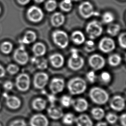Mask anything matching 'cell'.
I'll return each mask as SVG.
<instances>
[{
    "label": "cell",
    "instance_id": "6da1fadb",
    "mask_svg": "<svg viewBox=\"0 0 126 126\" xmlns=\"http://www.w3.org/2000/svg\"><path fill=\"white\" fill-rule=\"evenodd\" d=\"M89 95L92 102L98 105L106 104L109 100L108 93L100 87H94L91 89Z\"/></svg>",
    "mask_w": 126,
    "mask_h": 126
},
{
    "label": "cell",
    "instance_id": "7a4b0ae2",
    "mask_svg": "<svg viewBox=\"0 0 126 126\" xmlns=\"http://www.w3.org/2000/svg\"><path fill=\"white\" fill-rule=\"evenodd\" d=\"M67 88L72 95H80L84 93L87 90V82L81 78L75 77L68 81Z\"/></svg>",
    "mask_w": 126,
    "mask_h": 126
},
{
    "label": "cell",
    "instance_id": "3957f363",
    "mask_svg": "<svg viewBox=\"0 0 126 126\" xmlns=\"http://www.w3.org/2000/svg\"><path fill=\"white\" fill-rule=\"evenodd\" d=\"M52 38L55 44L60 48L64 49L68 46L69 43V37L65 31L61 30H55L52 34Z\"/></svg>",
    "mask_w": 126,
    "mask_h": 126
},
{
    "label": "cell",
    "instance_id": "277c9868",
    "mask_svg": "<svg viewBox=\"0 0 126 126\" xmlns=\"http://www.w3.org/2000/svg\"><path fill=\"white\" fill-rule=\"evenodd\" d=\"M103 30L102 24L96 20H93L89 22L86 27V33L89 38L92 40L100 37L102 34Z\"/></svg>",
    "mask_w": 126,
    "mask_h": 126
},
{
    "label": "cell",
    "instance_id": "5b68a950",
    "mask_svg": "<svg viewBox=\"0 0 126 126\" xmlns=\"http://www.w3.org/2000/svg\"><path fill=\"white\" fill-rule=\"evenodd\" d=\"M79 12L80 16L85 19L99 15V13L95 11L94 6L88 1L82 2L80 3L79 7Z\"/></svg>",
    "mask_w": 126,
    "mask_h": 126
},
{
    "label": "cell",
    "instance_id": "8992f818",
    "mask_svg": "<svg viewBox=\"0 0 126 126\" xmlns=\"http://www.w3.org/2000/svg\"><path fill=\"white\" fill-rule=\"evenodd\" d=\"M26 16L29 21L33 23H39L44 18V13L42 10L36 6H32L28 9Z\"/></svg>",
    "mask_w": 126,
    "mask_h": 126
},
{
    "label": "cell",
    "instance_id": "52a82bcc",
    "mask_svg": "<svg viewBox=\"0 0 126 126\" xmlns=\"http://www.w3.org/2000/svg\"><path fill=\"white\" fill-rule=\"evenodd\" d=\"M89 65L94 71L101 70L106 65V60L103 56L98 54L90 56L88 59Z\"/></svg>",
    "mask_w": 126,
    "mask_h": 126
},
{
    "label": "cell",
    "instance_id": "ba28073f",
    "mask_svg": "<svg viewBox=\"0 0 126 126\" xmlns=\"http://www.w3.org/2000/svg\"><path fill=\"white\" fill-rule=\"evenodd\" d=\"M115 43L111 38L105 37L100 40L98 47L101 52L108 53L112 52L115 48Z\"/></svg>",
    "mask_w": 126,
    "mask_h": 126
},
{
    "label": "cell",
    "instance_id": "9c48e42d",
    "mask_svg": "<svg viewBox=\"0 0 126 126\" xmlns=\"http://www.w3.org/2000/svg\"><path fill=\"white\" fill-rule=\"evenodd\" d=\"M16 85L20 91L26 92L29 90L30 86V79L27 74L22 73L16 79Z\"/></svg>",
    "mask_w": 126,
    "mask_h": 126
},
{
    "label": "cell",
    "instance_id": "30bf717a",
    "mask_svg": "<svg viewBox=\"0 0 126 126\" xmlns=\"http://www.w3.org/2000/svg\"><path fill=\"white\" fill-rule=\"evenodd\" d=\"M49 80L47 74L44 72H38L34 75L33 80V84L35 88L38 90H43L46 87Z\"/></svg>",
    "mask_w": 126,
    "mask_h": 126
},
{
    "label": "cell",
    "instance_id": "8fae6325",
    "mask_svg": "<svg viewBox=\"0 0 126 126\" xmlns=\"http://www.w3.org/2000/svg\"><path fill=\"white\" fill-rule=\"evenodd\" d=\"M14 58L15 61L21 65H25L29 60V55L22 45L16 50L14 54Z\"/></svg>",
    "mask_w": 126,
    "mask_h": 126
},
{
    "label": "cell",
    "instance_id": "7c38bea8",
    "mask_svg": "<svg viewBox=\"0 0 126 126\" xmlns=\"http://www.w3.org/2000/svg\"><path fill=\"white\" fill-rule=\"evenodd\" d=\"M65 85V80L63 79L54 78L51 80L49 83V90L52 94L56 95L63 91Z\"/></svg>",
    "mask_w": 126,
    "mask_h": 126
},
{
    "label": "cell",
    "instance_id": "4fadbf2b",
    "mask_svg": "<svg viewBox=\"0 0 126 126\" xmlns=\"http://www.w3.org/2000/svg\"><path fill=\"white\" fill-rule=\"evenodd\" d=\"M109 105L111 109L114 111L120 112L125 109V101L121 95H115L111 99Z\"/></svg>",
    "mask_w": 126,
    "mask_h": 126
},
{
    "label": "cell",
    "instance_id": "5bb4252c",
    "mask_svg": "<svg viewBox=\"0 0 126 126\" xmlns=\"http://www.w3.org/2000/svg\"><path fill=\"white\" fill-rule=\"evenodd\" d=\"M30 126H49L48 118L42 114H37L31 117L29 121Z\"/></svg>",
    "mask_w": 126,
    "mask_h": 126
},
{
    "label": "cell",
    "instance_id": "9a60e30c",
    "mask_svg": "<svg viewBox=\"0 0 126 126\" xmlns=\"http://www.w3.org/2000/svg\"><path fill=\"white\" fill-rule=\"evenodd\" d=\"M84 65V60L81 56L73 57L71 56L68 62V66L70 69L77 71L80 70Z\"/></svg>",
    "mask_w": 126,
    "mask_h": 126
},
{
    "label": "cell",
    "instance_id": "2e32d148",
    "mask_svg": "<svg viewBox=\"0 0 126 126\" xmlns=\"http://www.w3.org/2000/svg\"><path fill=\"white\" fill-rule=\"evenodd\" d=\"M72 106L76 111L82 113L87 110L89 104L86 99L83 98H79L73 100Z\"/></svg>",
    "mask_w": 126,
    "mask_h": 126
},
{
    "label": "cell",
    "instance_id": "e0dca14e",
    "mask_svg": "<svg viewBox=\"0 0 126 126\" xmlns=\"http://www.w3.org/2000/svg\"><path fill=\"white\" fill-rule=\"evenodd\" d=\"M6 99V103L7 106L10 109L16 110L19 109L21 106V101L18 97L14 95H9L7 93L3 94Z\"/></svg>",
    "mask_w": 126,
    "mask_h": 126
},
{
    "label": "cell",
    "instance_id": "ac0fdd59",
    "mask_svg": "<svg viewBox=\"0 0 126 126\" xmlns=\"http://www.w3.org/2000/svg\"><path fill=\"white\" fill-rule=\"evenodd\" d=\"M47 114L49 118L54 120H58L62 118L64 115L61 108L55 104L51 105L47 109Z\"/></svg>",
    "mask_w": 126,
    "mask_h": 126
},
{
    "label": "cell",
    "instance_id": "d6986e66",
    "mask_svg": "<svg viewBox=\"0 0 126 126\" xmlns=\"http://www.w3.org/2000/svg\"><path fill=\"white\" fill-rule=\"evenodd\" d=\"M49 63L55 68H61L65 63L64 56L59 53H55L51 55L49 58Z\"/></svg>",
    "mask_w": 126,
    "mask_h": 126
},
{
    "label": "cell",
    "instance_id": "ffe728a7",
    "mask_svg": "<svg viewBox=\"0 0 126 126\" xmlns=\"http://www.w3.org/2000/svg\"><path fill=\"white\" fill-rule=\"evenodd\" d=\"M65 16L61 12H55L50 17V23L53 27L59 28L63 26L65 22Z\"/></svg>",
    "mask_w": 126,
    "mask_h": 126
},
{
    "label": "cell",
    "instance_id": "44dd1931",
    "mask_svg": "<svg viewBox=\"0 0 126 126\" xmlns=\"http://www.w3.org/2000/svg\"><path fill=\"white\" fill-rule=\"evenodd\" d=\"M77 126H93L94 123L90 117L87 114H81L76 118Z\"/></svg>",
    "mask_w": 126,
    "mask_h": 126
},
{
    "label": "cell",
    "instance_id": "7402d4cb",
    "mask_svg": "<svg viewBox=\"0 0 126 126\" xmlns=\"http://www.w3.org/2000/svg\"><path fill=\"white\" fill-rule=\"evenodd\" d=\"M32 51L34 56L41 57L46 54L47 48L45 44L42 42H37L33 46Z\"/></svg>",
    "mask_w": 126,
    "mask_h": 126
},
{
    "label": "cell",
    "instance_id": "603a6c76",
    "mask_svg": "<svg viewBox=\"0 0 126 126\" xmlns=\"http://www.w3.org/2000/svg\"><path fill=\"white\" fill-rule=\"evenodd\" d=\"M71 39L74 44L80 45L83 44L85 42V37L81 31L77 30L72 33Z\"/></svg>",
    "mask_w": 126,
    "mask_h": 126
},
{
    "label": "cell",
    "instance_id": "cb8c5ba5",
    "mask_svg": "<svg viewBox=\"0 0 126 126\" xmlns=\"http://www.w3.org/2000/svg\"><path fill=\"white\" fill-rule=\"evenodd\" d=\"M47 104V101L41 97H38L33 101L32 106L33 109L35 111H41L46 109Z\"/></svg>",
    "mask_w": 126,
    "mask_h": 126
},
{
    "label": "cell",
    "instance_id": "d4e9b609",
    "mask_svg": "<svg viewBox=\"0 0 126 126\" xmlns=\"http://www.w3.org/2000/svg\"><path fill=\"white\" fill-rule=\"evenodd\" d=\"M37 36L36 33L32 31H28L25 33L24 36L21 40L20 42L22 44H29L36 41Z\"/></svg>",
    "mask_w": 126,
    "mask_h": 126
},
{
    "label": "cell",
    "instance_id": "484cf974",
    "mask_svg": "<svg viewBox=\"0 0 126 126\" xmlns=\"http://www.w3.org/2000/svg\"><path fill=\"white\" fill-rule=\"evenodd\" d=\"M91 114L94 119L99 121L105 117V111L101 108H94L91 110Z\"/></svg>",
    "mask_w": 126,
    "mask_h": 126
},
{
    "label": "cell",
    "instance_id": "4316f807",
    "mask_svg": "<svg viewBox=\"0 0 126 126\" xmlns=\"http://www.w3.org/2000/svg\"><path fill=\"white\" fill-rule=\"evenodd\" d=\"M108 61L109 64L110 66L115 67L121 64L122 61V58L121 56L118 53H113L109 56Z\"/></svg>",
    "mask_w": 126,
    "mask_h": 126
},
{
    "label": "cell",
    "instance_id": "83f0119b",
    "mask_svg": "<svg viewBox=\"0 0 126 126\" xmlns=\"http://www.w3.org/2000/svg\"><path fill=\"white\" fill-rule=\"evenodd\" d=\"M32 61L33 63L35 64L37 68L40 70H45L47 68L48 62L45 58H38L35 56L32 60Z\"/></svg>",
    "mask_w": 126,
    "mask_h": 126
},
{
    "label": "cell",
    "instance_id": "f1b7e54d",
    "mask_svg": "<svg viewBox=\"0 0 126 126\" xmlns=\"http://www.w3.org/2000/svg\"><path fill=\"white\" fill-rule=\"evenodd\" d=\"M121 29V26L119 24L111 23L108 26L107 33L110 36L115 37L119 33Z\"/></svg>",
    "mask_w": 126,
    "mask_h": 126
},
{
    "label": "cell",
    "instance_id": "f546056e",
    "mask_svg": "<svg viewBox=\"0 0 126 126\" xmlns=\"http://www.w3.org/2000/svg\"><path fill=\"white\" fill-rule=\"evenodd\" d=\"M76 117L72 113H68L64 114L62 117V121L66 126H72L75 123Z\"/></svg>",
    "mask_w": 126,
    "mask_h": 126
},
{
    "label": "cell",
    "instance_id": "4dcf8cb0",
    "mask_svg": "<svg viewBox=\"0 0 126 126\" xmlns=\"http://www.w3.org/2000/svg\"><path fill=\"white\" fill-rule=\"evenodd\" d=\"M60 8L63 12H69L73 7L72 1L71 0H63L59 4Z\"/></svg>",
    "mask_w": 126,
    "mask_h": 126
},
{
    "label": "cell",
    "instance_id": "1f68e13d",
    "mask_svg": "<svg viewBox=\"0 0 126 126\" xmlns=\"http://www.w3.org/2000/svg\"><path fill=\"white\" fill-rule=\"evenodd\" d=\"M73 100V99L69 95H63L61 97L60 102L63 107L68 108L72 106Z\"/></svg>",
    "mask_w": 126,
    "mask_h": 126
},
{
    "label": "cell",
    "instance_id": "d6a6232c",
    "mask_svg": "<svg viewBox=\"0 0 126 126\" xmlns=\"http://www.w3.org/2000/svg\"><path fill=\"white\" fill-rule=\"evenodd\" d=\"M115 17L114 14L111 12L107 11L105 12L102 16V22L105 24H110L114 20Z\"/></svg>",
    "mask_w": 126,
    "mask_h": 126
},
{
    "label": "cell",
    "instance_id": "836d02e7",
    "mask_svg": "<svg viewBox=\"0 0 126 126\" xmlns=\"http://www.w3.org/2000/svg\"><path fill=\"white\" fill-rule=\"evenodd\" d=\"M44 7L47 12H53L57 7V3L56 0H47L45 3Z\"/></svg>",
    "mask_w": 126,
    "mask_h": 126
},
{
    "label": "cell",
    "instance_id": "e575fe53",
    "mask_svg": "<svg viewBox=\"0 0 126 126\" xmlns=\"http://www.w3.org/2000/svg\"><path fill=\"white\" fill-rule=\"evenodd\" d=\"M13 48V44L8 41L4 42L0 46V49L2 52L5 54H8L10 53L12 51Z\"/></svg>",
    "mask_w": 126,
    "mask_h": 126
},
{
    "label": "cell",
    "instance_id": "d590c367",
    "mask_svg": "<svg viewBox=\"0 0 126 126\" xmlns=\"http://www.w3.org/2000/svg\"><path fill=\"white\" fill-rule=\"evenodd\" d=\"M84 43V49L87 53H91L94 52L95 49V43L92 40H89L86 41Z\"/></svg>",
    "mask_w": 126,
    "mask_h": 126
},
{
    "label": "cell",
    "instance_id": "8d00e7d4",
    "mask_svg": "<svg viewBox=\"0 0 126 126\" xmlns=\"http://www.w3.org/2000/svg\"><path fill=\"white\" fill-rule=\"evenodd\" d=\"M106 121L110 125H114L118 121V117L115 113L110 112L106 115Z\"/></svg>",
    "mask_w": 126,
    "mask_h": 126
},
{
    "label": "cell",
    "instance_id": "74e56055",
    "mask_svg": "<svg viewBox=\"0 0 126 126\" xmlns=\"http://www.w3.org/2000/svg\"><path fill=\"white\" fill-rule=\"evenodd\" d=\"M118 42L120 46L124 49L126 48V33L125 32L121 33L118 38Z\"/></svg>",
    "mask_w": 126,
    "mask_h": 126
},
{
    "label": "cell",
    "instance_id": "f35d334b",
    "mask_svg": "<svg viewBox=\"0 0 126 126\" xmlns=\"http://www.w3.org/2000/svg\"><path fill=\"white\" fill-rule=\"evenodd\" d=\"M100 78L101 81L105 84L109 83L111 79V76L110 74L107 72H102L101 74Z\"/></svg>",
    "mask_w": 126,
    "mask_h": 126
},
{
    "label": "cell",
    "instance_id": "ab89813d",
    "mask_svg": "<svg viewBox=\"0 0 126 126\" xmlns=\"http://www.w3.org/2000/svg\"><path fill=\"white\" fill-rule=\"evenodd\" d=\"M19 70V67L14 64H10L7 67V71L11 75H15L17 73Z\"/></svg>",
    "mask_w": 126,
    "mask_h": 126
},
{
    "label": "cell",
    "instance_id": "60d3db41",
    "mask_svg": "<svg viewBox=\"0 0 126 126\" xmlns=\"http://www.w3.org/2000/svg\"><path fill=\"white\" fill-rule=\"evenodd\" d=\"M86 78L87 80L90 83L93 84L95 82L96 79V75L94 70L90 71L87 73L86 74Z\"/></svg>",
    "mask_w": 126,
    "mask_h": 126
},
{
    "label": "cell",
    "instance_id": "b9f144b4",
    "mask_svg": "<svg viewBox=\"0 0 126 126\" xmlns=\"http://www.w3.org/2000/svg\"><path fill=\"white\" fill-rule=\"evenodd\" d=\"M10 126H27V125L23 120L18 119L13 121Z\"/></svg>",
    "mask_w": 126,
    "mask_h": 126
},
{
    "label": "cell",
    "instance_id": "7bdbcfd3",
    "mask_svg": "<svg viewBox=\"0 0 126 126\" xmlns=\"http://www.w3.org/2000/svg\"><path fill=\"white\" fill-rule=\"evenodd\" d=\"M47 99L51 105L55 104V103L57 100L56 96L54 94H48L47 95Z\"/></svg>",
    "mask_w": 126,
    "mask_h": 126
},
{
    "label": "cell",
    "instance_id": "ee69618b",
    "mask_svg": "<svg viewBox=\"0 0 126 126\" xmlns=\"http://www.w3.org/2000/svg\"><path fill=\"white\" fill-rule=\"evenodd\" d=\"M14 87L13 84L10 81H7L3 84V87L5 90H12Z\"/></svg>",
    "mask_w": 126,
    "mask_h": 126
},
{
    "label": "cell",
    "instance_id": "f6af8a7d",
    "mask_svg": "<svg viewBox=\"0 0 126 126\" xmlns=\"http://www.w3.org/2000/svg\"><path fill=\"white\" fill-rule=\"evenodd\" d=\"M120 121L122 126H126V114L124 113L120 117Z\"/></svg>",
    "mask_w": 126,
    "mask_h": 126
},
{
    "label": "cell",
    "instance_id": "bcb514c9",
    "mask_svg": "<svg viewBox=\"0 0 126 126\" xmlns=\"http://www.w3.org/2000/svg\"><path fill=\"white\" fill-rule=\"evenodd\" d=\"M71 56L73 57H77L79 56V54L78 50L75 48H72L71 49Z\"/></svg>",
    "mask_w": 126,
    "mask_h": 126
},
{
    "label": "cell",
    "instance_id": "7dc6e473",
    "mask_svg": "<svg viewBox=\"0 0 126 126\" xmlns=\"http://www.w3.org/2000/svg\"><path fill=\"white\" fill-rule=\"evenodd\" d=\"M17 1L20 5L25 6L29 3L31 0H17Z\"/></svg>",
    "mask_w": 126,
    "mask_h": 126
},
{
    "label": "cell",
    "instance_id": "c3c4849f",
    "mask_svg": "<svg viewBox=\"0 0 126 126\" xmlns=\"http://www.w3.org/2000/svg\"><path fill=\"white\" fill-rule=\"evenodd\" d=\"M6 74L5 69L0 64V78L4 77Z\"/></svg>",
    "mask_w": 126,
    "mask_h": 126
},
{
    "label": "cell",
    "instance_id": "681fc988",
    "mask_svg": "<svg viewBox=\"0 0 126 126\" xmlns=\"http://www.w3.org/2000/svg\"><path fill=\"white\" fill-rule=\"evenodd\" d=\"M95 126H108L107 123L104 121H100L97 123Z\"/></svg>",
    "mask_w": 126,
    "mask_h": 126
},
{
    "label": "cell",
    "instance_id": "f907efd6",
    "mask_svg": "<svg viewBox=\"0 0 126 126\" xmlns=\"http://www.w3.org/2000/svg\"><path fill=\"white\" fill-rule=\"evenodd\" d=\"M45 0H34V2L37 3H41L45 1Z\"/></svg>",
    "mask_w": 126,
    "mask_h": 126
},
{
    "label": "cell",
    "instance_id": "816d5d0a",
    "mask_svg": "<svg viewBox=\"0 0 126 126\" xmlns=\"http://www.w3.org/2000/svg\"><path fill=\"white\" fill-rule=\"evenodd\" d=\"M72 0V1L78 2L81 1L82 0Z\"/></svg>",
    "mask_w": 126,
    "mask_h": 126
},
{
    "label": "cell",
    "instance_id": "f5cc1de1",
    "mask_svg": "<svg viewBox=\"0 0 126 126\" xmlns=\"http://www.w3.org/2000/svg\"><path fill=\"white\" fill-rule=\"evenodd\" d=\"M2 12V9H1V7L0 6V14H1V13Z\"/></svg>",
    "mask_w": 126,
    "mask_h": 126
},
{
    "label": "cell",
    "instance_id": "db71d44e",
    "mask_svg": "<svg viewBox=\"0 0 126 126\" xmlns=\"http://www.w3.org/2000/svg\"><path fill=\"white\" fill-rule=\"evenodd\" d=\"M1 104L0 103V110L1 109Z\"/></svg>",
    "mask_w": 126,
    "mask_h": 126
},
{
    "label": "cell",
    "instance_id": "11a10c76",
    "mask_svg": "<svg viewBox=\"0 0 126 126\" xmlns=\"http://www.w3.org/2000/svg\"><path fill=\"white\" fill-rule=\"evenodd\" d=\"M0 126H2V125L1 124V123H0Z\"/></svg>",
    "mask_w": 126,
    "mask_h": 126
}]
</instances>
